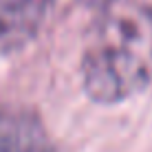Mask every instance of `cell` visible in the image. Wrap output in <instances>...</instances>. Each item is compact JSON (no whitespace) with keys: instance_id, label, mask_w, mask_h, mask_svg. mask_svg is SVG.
<instances>
[{"instance_id":"1","label":"cell","mask_w":152,"mask_h":152,"mask_svg":"<svg viewBox=\"0 0 152 152\" xmlns=\"http://www.w3.org/2000/svg\"><path fill=\"white\" fill-rule=\"evenodd\" d=\"M152 84V0H106L82 55L84 93L119 104Z\"/></svg>"},{"instance_id":"2","label":"cell","mask_w":152,"mask_h":152,"mask_svg":"<svg viewBox=\"0 0 152 152\" xmlns=\"http://www.w3.org/2000/svg\"><path fill=\"white\" fill-rule=\"evenodd\" d=\"M55 0H0V55L22 51L44 27Z\"/></svg>"},{"instance_id":"3","label":"cell","mask_w":152,"mask_h":152,"mask_svg":"<svg viewBox=\"0 0 152 152\" xmlns=\"http://www.w3.org/2000/svg\"><path fill=\"white\" fill-rule=\"evenodd\" d=\"M0 152H55L40 115L22 104L0 106Z\"/></svg>"}]
</instances>
